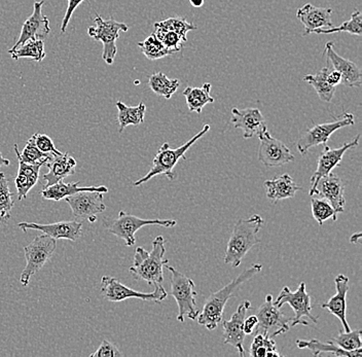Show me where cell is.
<instances>
[{
	"instance_id": "obj_1",
	"label": "cell",
	"mask_w": 362,
	"mask_h": 357,
	"mask_svg": "<svg viewBox=\"0 0 362 357\" xmlns=\"http://www.w3.org/2000/svg\"><path fill=\"white\" fill-rule=\"evenodd\" d=\"M262 266L255 264L242 272L237 278L230 282L225 288L219 289L216 293H211L204 303L203 310L199 314V324L205 327L208 331H214L223 322L225 307L228 299L234 295L242 284L247 282L251 278L262 272Z\"/></svg>"
},
{
	"instance_id": "obj_2",
	"label": "cell",
	"mask_w": 362,
	"mask_h": 357,
	"mask_svg": "<svg viewBox=\"0 0 362 357\" xmlns=\"http://www.w3.org/2000/svg\"><path fill=\"white\" fill-rule=\"evenodd\" d=\"M166 246L163 236L153 241V248L147 252L144 247L136 248L134 262L129 272L137 280H144L149 286H160L164 281V267L169 263L165 259Z\"/></svg>"
},
{
	"instance_id": "obj_3",
	"label": "cell",
	"mask_w": 362,
	"mask_h": 357,
	"mask_svg": "<svg viewBox=\"0 0 362 357\" xmlns=\"http://www.w3.org/2000/svg\"><path fill=\"white\" fill-rule=\"evenodd\" d=\"M262 226L264 219L259 214L249 218H240L237 221L223 257L226 265H230L233 268L241 265L249 250L260 242L259 233Z\"/></svg>"
},
{
	"instance_id": "obj_4",
	"label": "cell",
	"mask_w": 362,
	"mask_h": 357,
	"mask_svg": "<svg viewBox=\"0 0 362 357\" xmlns=\"http://www.w3.org/2000/svg\"><path fill=\"white\" fill-rule=\"evenodd\" d=\"M210 130L209 125L204 126L202 130L194 135L192 139L189 141L185 142L183 146L180 148H170L168 142H165L160 150H158L157 155L153 158V167L151 170L144 177L140 178L139 180L134 182V187H139V185L146 184V182L151 180V178L156 177V176L160 175V174H165L170 180H174L176 178V174L174 173V168H175L177 163L180 162V159L187 160L185 157V153L198 141L199 139H202L206 133Z\"/></svg>"
},
{
	"instance_id": "obj_5",
	"label": "cell",
	"mask_w": 362,
	"mask_h": 357,
	"mask_svg": "<svg viewBox=\"0 0 362 357\" xmlns=\"http://www.w3.org/2000/svg\"><path fill=\"white\" fill-rule=\"evenodd\" d=\"M167 269L171 273L170 283H171L172 297L176 300L178 305L177 320L185 322V318L196 320L200 311L197 308V293L194 281L185 274L176 270L173 267L167 264Z\"/></svg>"
},
{
	"instance_id": "obj_6",
	"label": "cell",
	"mask_w": 362,
	"mask_h": 357,
	"mask_svg": "<svg viewBox=\"0 0 362 357\" xmlns=\"http://www.w3.org/2000/svg\"><path fill=\"white\" fill-rule=\"evenodd\" d=\"M56 247L57 240L45 234L35 237L33 242L25 246L26 267L23 270L21 278H20L23 286H28L31 277L38 271L42 270V267L49 261L52 255L55 252Z\"/></svg>"
},
{
	"instance_id": "obj_7",
	"label": "cell",
	"mask_w": 362,
	"mask_h": 357,
	"mask_svg": "<svg viewBox=\"0 0 362 357\" xmlns=\"http://www.w3.org/2000/svg\"><path fill=\"white\" fill-rule=\"evenodd\" d=\"M95 26H90L88 33L90 37L103 44L102 59L108 65H112L117 53V40H119V33H127L129 26L122 22L115 21L113 18L104 20L100 15L95 17Z\"/></svg>"
},
{
	"instance_id": "obj_8",
	"label": "cell",
	"mask_w": 362,
	"mask_h": 357,
	"mask_svg": "<svg viewBox=\"0 0 362 357\" xmlns=\"http://www.w3.org/2000/svg\"><path fill=\"white\" fill-rule=\"evenodd\" d=\"M355 125L354 115L349 112H344L337 117L334 122L320 124L310 128L307 132L296 142V148L300 155H307L308 151L312 148L318 146H327L328 140L336 131L345 127Z\"/></svg>"
},
{
	"instance_id": "obj_9",
	"label": "cell",
	"mask_w": 362,
	"mask_h": 357,
	"mask_svg": "<svg viewBox=\"0 0 362 357\" xmlns=\"http://www.w3.org/2000/svg\"><path fill=\"white\" fill-rule=\"evenodd\" d=\"M284 304H288L294 312L291 327H296L298 324L309 327L310 323L305 322V318H309L314 324L318 322L315 316L312 315L311 297L305 291V282H300L296 291H291L288 286L282 288L277 299L274 300V305L280 309Z\"/></svg>"
},
{
	"instance_id": "obj_10",
	"label": "cell",
	"mask_w": 362,
	"mask_h": 357,
	"mask_svg": "<svg viewBox=\"0 0 362 357\" xmlns=\"http://www.w3.org/2000/svg\"><path fill=\"white\" fill-rule=\"evenodd\" d=\"M173 219H142L124 211H119L117 218L108 226V230L117 238L123 239L127 246H133L136 242L135 234L146 226H160L173 228L176 226Z\"/></svg>"
},
{
	"instance_id": "obj_11",
	"label": "cell",
	"mask_w": 362,
	"mask_h": 357,
	"mask_svg": "<svg viewBox=\"0 0 362 357\" xmlns=\"http://www.w3.org/2000/svg\"><path fill=\"white\" fill-rule=\"evenodd\" d=\"M257 325L253 334H262L274 338L279 334L288 333L291 318L285 316L279 308L274 305L273 295H267L266 300L257 309Z\"/></svg>"
},
{
	"instance_id": "obj_12",
	"label": "cell",
	"mask_w": 362,
	"mask_h": 357,
	"mask_svg": "<svg viewBox=\"0 0 362 357\" xmlns=\"http://www.w3.org/2000/svg\"><path fill=\"white\" fill-rule=\"evenodd\" d=\"M101 293L104 299L110 302H123L128 299H139L142 300H151L160 303L168 297L166 289L160 286H155V291L146 293L134 289L127 288L119 279L110 276L101 278Z\"/></svg>"
},
{
	"instance_id": "obj_13",
	"label": "cell",
	"mask_w": 362,
	"mask_h": 357,
	"mask_svg": "<svg viewBox=\"0 0 362 357\" xmlns=\"http://www.w3.org/2000/svg\"><path fill=\"white\" fill-rule=\"evenodd\" d=\"M74 218L81 221L95 223L97 216L105 211L106 205L103 202V193L96 191H83L64 199Z\"/></svg>"
},
{
	"instance_id": "obj_14",
	"label": "cell",
	"mask_w": 362,
	"mask_h": 357,
	"mask_svg": "<svg viewBox=\"0 0 362 357\" xmlns=\"http://www.w3.org/2000/svg\"><path fill=\"white\" fill-rule=\"evenodd\" d=\"M259 139L260 144L257 157L264 166L280 167L296 160L291 150L279 139L272 136L268 129L260 133Z\"/></svg>"
},
{
	"instance_id": "obj_15",
	"label": "cell",
	"mask_w": 362,
	"mask_h": 357,
	"mask_svg": "<svg viewBox=\"0 0 362 357\" xmlns=\"http://www.w3.org/2000/svg\"><path fill=\"white\" fill-rule=\"evenodd\" d=\"M359 140H361V135H357L352 141L343 144L341 148H330L328 146H325V150H323L322 153L319 156L316 171L313 173V175L311 176V187H310L309 191L310 196H314V194H315L317 184H318L319 180L327 176L328 174L332 173V171L334 170L336 167L341 165L344 155H345L348 151L358 146Z\"/></svg>"
},
{
	"instance_id": "obj_16",
	"label": "cell",
	"mask_w": 362,
	"mask_h": 357,
	"mask_svg": "<svg viewBox=\"0 0 362 357\" xmlns=\"http://www.w3.org/2000/svg\"><path fill=\"white\" fill-rule=\"evenodd\" d=\"M44 4V0L34 2L33 15L23 24L19 40L8 52L15 51L28 40H44L51 33L49 19L42 13Z\"/></svg>"
},
{
	"instance_id": "obj_17",
	"label": "cell",
	"mask_w": 362,
	"mask_h": 357,
	"mask_svg": "<svg viewBox=\"0 0 362 357\" xmlns=\"http://www.w3.org/2000/svg\"><path fill=\"white\" fill-rule=\"evenodd\" d=\"M18 227L24 230H36L42 232V234L52 237L55 240L65 239V240L78 241L79 237L83 234V223L81 221H58V223H47L40 225L35 223H20Z\"/></svg>"
},
{
	"instance_id": "obj_18",
	"label": "cell",
	"mask_w": 362,
	"mask_h": 357,
	"mask_svg": "<svg viewBox=\"0 0 362 357\" xmlns=\"http://www.w3.org/2000/svg\"><path fill=\"white\" fill-rule=\"evenodd\" d=\"M250 307L251 303L245 300L238 307L237 311L233 314L230 320L223 322V343L236 348L237 351L242 357L245 356L244 340H245L246 334L243 331V322Z\"/></svg>"
},
{
	"instance_id": "obj_19",
	"label": "cell",
	"mask_w": 362,
	"mask_h": 357,
	"mask_svg": "<svg viewBox=\"0 0 362 357\" xmlns=\"http://www.w3.org/2000/svg\"><path fill=\"white\" fill-rule=\"evenodd\" d=\"M325 56L327 57L328 64L341 76V85L347 87L359 88L361 86V69L356 63L341 57L334 49V42H328L325 45Z\"/></svg>"
},
{
	"instance_id": "obj_20",
	"label": "cell",
	"mask_w": 362,
	"mask_h": 357,
	"mask_svg": "<svg viewBox=\"0 0 362 357\" xmlns=\"http://www.w3.org/2000/svg\"><path fill=\"white\" fill-rule=\"evenodd\" d=\"M233 125L236 129L243 131V137L245 139L259 136L260 133L267 130L266 121L259 108H245L239 110L234 107L232 110Z\"/></svg>"
},
{
	"instance_id": "obj_21",
	"label": "cell",
	"mask_w": 362,
	"mask_h": 357,
	"mask_svg": "<svg viewBox=\"0 0 362 357\" xmlns=\"http://www.w3.org/2000/svg\"><path fill=\"white\" fill-rule=\"evenodd\" d=\"M314 196L325 199L337 214L345 210V185L336 174L330 173L321 178L317 184Z\"/></svg>"
},
{
	"instance_id": "obj_22",
	"label": "cell",
	"mask_w": 362,
	"mask_h": 357,
	"mask_svg": "<svg viewBox=\"0 0 362 357\" xmlns=\"http://www.w3.org/2000/svg\"><path fill=\"white\" fill-rule=\"evenodd\" d=\"M332 8H317L312 4H305L296 11V17L304 25V36L314 33L316 29L332 28Z\"/></svg>"
},
{
	"instance_id": "obj_23",
	"label": "cell",
	"mask_w": 362,
	"mask_h": 357,
	"mask_svg": "<svg viewBox=\"0 0 362 357\" xmlns=\"http://www.w3.org/2000/svg\"><path fill=\"white\" fill-rule=\"evenodd\" d=\"M337 293L327 303L322 305L329 313L334 314L343 324L344 331L350 332L351 327L347 322V293L349 291V278L339 274L334 279Z\"/></svg>"
},
{
	"instance_id": "obj_24",
	"label": "cell",
	"mask_w": 362,
	"mask_h": 357,
	"mask_svg": "<svg viewBox=\"0 0 362 357\" xmlns=\"http://www.w3.org/2000/svg\"><path fill=\"white\" fill-rule=\"evenodd\" d=\"M47 165L49 170L44 175L45 187L62 182L64 178L76 173V159L68 153H62V155H54Z\"/></svg>"
},
{
	"instance_id": "obj_25",
	"label": "cell",
	"mask_w": 362,
	"mask_h": 357,
	"mask_svg": "<svg viewBox=\"0 0 362 357\" xmlns=\"http://www.w3.org/2000/svg\"><path fill=\"white\" fill-rule=\"evenodd\" d=\"M264 185L266 187L267 197L274 203L293 198L296 193L302 189L288 174H283L275 180H266Z\"/></svg>"
},
{
	"instance_id": "obj_26",
	"label": "cell",
	"mask_w": 362,
	"mask_h": 357,
	"mask_svg": "<svg viewBox=\"0 0 362 357\" xmlns=\"http://www.w3.org/2000/svg\"><path fill=\"white\" fill-rule=\"evenodd\" d=\"M81 182H71V184H66V182H59L49 187H45V189L42 191V196L45 200L49 201H59L63 200L68 196L74 195V194L78 193V192L83 191H96L100 192V193L106 194L108 193V189L104 185L100 187H79Z\"/></svg>"
},
{
	"instance_id": "obj_27",
	"label": "cell",
	"mask_w": 362,
	"mask_h": 357,
	"mask_svg": "<svg viewBox=\"0 0 362 357\" xmlns=\"http://www.w3.org/2000/svg\"><path fill=\"white\" fill-rule=\"evenodd\" d=\"M42 167V165L40 164H27L19 160V170L15 180V185L20 201L27 198L29 192L37 182Z\"/></svg>"
},
{
	"instance_id": "obj_28",
	"label": "cell",
	"mask_w": 362,
	"mask_h": 357,
	"mask_svg": "<svg viewBox=\"0 0 362 357\" xmlns=\"http://www.w3.org/2000/svg\"><path fill=\"white\" fill-rule=\"evenodd\" d=\"M296 346L300 349H309L315 356H320L323 353L334 354L336 356H347V357H361L362 349L355 350V351H346L341 349L339 346L332 343V341L328 342H321L317 339L312 340H296Z\"/></svg>"
},
{
	"instance_id": "obj_29",
	"label": "cell",
	"mask_w": 362,
	"mask_h": 357,
	"mask_svg": "<svg viewBox=\"0 0 362 357\" xmlns=\"http://www.w3.org/2000/svg\"><path fill=\"white\" fill-rule=\"evenodd\" d=\"M115 105L119 110L117 121H119V133H123L128 126H139L144 123L146 105L144 103H140L137 106H128L122 101H117Z\"/></svg>"
},
{
	"instance_id": "obj_30",
	"label": "cell",
	"mask_w": 362,
	"mask_h": 357,
	"mask_svg": "<svg viewBox=\"0 0 362 357\" xmlns=\"http://www.w3.org/2000/svg\"><path fill=\"white\" fill-rule=\"evenodd\" d=\"M211 88V83H205L202 87H187L183 91L189 112L201 114L207 104L214 103V98L210 95Z\"/></svg>"
},
{
	"instance_id": "obj_31",
	"label": "cell",
	"mask_w": 362,
	"mask_h": 357,
	"mask_svg": "<svg viewBox=\"0 0 362 357\" xmlns=\"http://www.w3.org/2000/svg\"><path fill=\"white\" fill-rule=\"evenodd\" d=\"M329 64L319 70L316 74H308L303 78V81L311 85L315 89L319 99L323 103H332L336 93V87L328 83L327 76L329 74Z\"/></svg>"
},
{
	"instance_id": "obj_32",
	"label": "cell",
	"mask_w": 362,
	"mask_h": 357,
	"mask_svg": "<svg viewBox=\"0 0 362 357\" xmlns=\"http://www.w3.org/2000/svg\"><path fill=\"white\" fill-rule=\"evenodd\" d=\"M148 86L151 91L158 96L164 97L166 99H171V97L177 92L180 83L177 78L170 80L166 74L163 72L151 74L148 78Z\"/></svg>"
},
{
	"instance_id": "obj_33",
	"label": "cell",
	"mask_w": 362,
	"mask_h": 357,
	"mask_svg": "<svg viewBox=\"0 0 362 357\" xmlns=\"http://www.w3.org/2000/svg\"><path fill=\"white\" fill-rule=\"evenodd\" d=\"M13 60L21 58H30L36 62H42L45 58L44 40H33L23 44L15 51L8 52Z\"/></svg>"
},
{
	"instance_id": "obj_34",
	"label": "cell",
	"mask_w": 362,
	"mask_h": 357,
	"mask_svg": "<svg viewBox=\"0 0 362 357\" xmlns=\"http://www.w3.org/2000/svg\"><path fill=\"white\" fill-rule=\"evenodd\" d=\"M13 150L16 151L18 160L20 161L27 163V164H40L44 166L49 162L54 155L52 153H45L42 151L38 150L34 144L33 140L29 139L27 140L26 146H25L24 150L22 153H20L19 148H18L17 144L13 146Z\"/></svg>"
},
{
	"instance_id": "obj_35",
	"label": "cell",
	"mask_w": 362,
	"mask_h": 357,
	"mask_svg": "<svg viewBox=\"0 0 362 357\" xmlns=\"http://www.w3.org/2000/svg\"><path fill=\"white\" fill-rule=\"evenodd\" d=\"M250 356L252 357H279L281 353L277 351L275 341L267 334H255L250 346Z\"/></svg>"
},
{
	"instance_id": "obj_36",
	"label": "cell",
	"mask_w": 362,
	"mask_h": 357,
	"mask_svg": "<svg viewBox=\"0 0 362 357\" xmlns=\"http://www.w3.org/2000/svg\"><path fill=\"white\" fill-rule=\"evenodd\" d=\"M336 33H348L352 35L361 36L362 35V16L358 10L353 12L350 20L344 22L341 26L332 27V28L316 29V35H332Z\"/></svg>"
},
{
	"instance_id": "obj_37",
	"label": "cell",
	"mask_w": 362,
	"mask_h": 357,
	"mask_svg": "<svg viewBox=\"0 0 362 357\" xmlns=\"http://www.w3.org/2000/svg\"><path fill=\"white\" fill-rule=\"evenodd\" d=\"M13 206V195L6 174L0 172V223L10 221Z\"/></svg>"
},
{
	"instance_id": "obj_38",
	"label": "cell",
	"mask_w": 362,
	"mask_h": 357,
	"mask_svg": "<svg viewBox=\"0 0 362 357\" xmlns=\"http://www.w3.org/2000/svg\"><path fill=\"white\" fill-rule=\"evenodd\" d=\"M138 47L148 60L156 61L171 55L168 49L160 42V40L153 33L144 42H138Z\"/></svg>"
},
{
	"instance_id": "obj_39",
	"label": "cell",
	"mask_w": 362,
	"mask_h": 357,
	"mask_svg": "<svg viewBox=\"0 0 362 357\" xmlns=\"http://www.w3.org/2000/svg\"><path fill=\"white\" fill-rule=\"evenodd\" d=\"M311 208L312 214L319 226H322L325 221L327 219L332 218L337 221L338 214L334 212V208L327 202L325 199L320 198V197L312 196Z\"/></svg>"
},
{
	"instance_id": "obj_40",
	"label": "cell",
	"mask_w": 362,
	"mask_h": 357,
	"mask_svg": "<svg viewBox=\"0 0 362 357\" xmlns=\"http://www.w3.org/2000/svg\"><path fill=\"white\" fill-rule=\"evenodd\" d=\"M155 27H160V28L173 31L180 35L185 42H187V33L197 29L196 25L189 23L185 18L180 17L169 18L164 21L157 22L155 23Z\"/></svg>"
},
{
	"instance_id": "obj_41",
	"label": "cell",
	"mask_w": 362,
	"mask_h": 357,
	"mask_svg": "<svg viewBox=\"0 0 362 357\" xmlns=\"http://www.w3.org/2000/svg\"><path fill=\"white\" fill-rule=\"evenodd\" d=\"M361 329L350 332L341 331L336 338H332L330 341L346 351H355V350L361 349Z\"/></svg>"
},
{
	"instance_id": "obj_42",
	"label": "cell",
	"mask_w": 362,
	"mask_h": 357,
	"mask_svg": "<svg viewBox=\"0 0 362 357\" xmlns=\"http://www.w3.org/2000/svg\"><path fill=\"white\" fill-rule=\"evenodd\" d=\"M153 35L157 36L160 42L168 49L171 55L180 52L183 46H185L183 44L187 42L177 33H173L171 30H167V29L160 28V27H155Z\"/></svg>"
},
{
	"instance_id": "obj_43",
	"label": "cell",
	"mask_w": 362,
	"mask_h": 357,
	"mask_svg": "<svg viewBox=\"0 0 362 357\" xmlns=\"http://www.w3.org/2000/svg\"><path fill=\"white\" fill-rule=\"evenodd\" d=\"M30 139L33 140L36 148L42 151V153H52V155H62V153L56 148L51 137L47 136V134L35 133Z\"/></svg>"
},
{
	"instance_id": "obj_44",
	"label": "cell",
	"mask_w": 362,
	"mask_h": 357,
	"mask_svg": "<svg viewBox=\"0 0 362 357\" xmlns=\"http://www.w3.org/2000/svg\"><path fill=\"white\" fill-rule=\"evenodd\" d=\"M90 357H115V356H123V353L119 351V348L117 347L113 343L110 341L104 340L99 346L98 349L90 354Z\"/></svg>"
},
{
	"instance_id": "obj_45",
	"label": "cell",
	"mask_w": 362,
	"mask_h": 357,
	"mask_svg": "<svg viewBox=\"0 0 362 357\" xmlns=\"http://www.w3.org/2000/svg\"><path fill=\"white\" fill-rule=\"evenodd\" d=\"M83 0H68V6L66 13H65L64 18H63L62 25H61V33H64L66 31L68 24H69L70 20H71L72 15H74V11L79 4H83Z\"/></svg>"
},
{
	"instance_id": "obj_46",
	"label": "cell",
	"mask_w": 362,
	"mask_h": 357,
	"mask_svg": "<svg viewBox=\"0 0 362 357\" xmlns=\"http://www.w3.org/2000/svg\"><path fill=\"white\" fill-rule=\"evenodd\" d=\"M257 325V315H250L249 317L244 320L243 331L245 334H253L255 327Z\"/></svg>"
},
{
	"instance_id": "obj_47",
	"label": "cell",
	"mask_w": 362,
	"mask_h": 357,
	"mask_svg": "<svg viewBox=\"0 0 362 357\" xmlns=\"http://www.w3.org/2000/svg\"><path fill=\"white\" fill-rule=\"evenodd\" d=\"M327 81L330 86L332 87H337V86L341 85V76L339 72L337 71V70H332V71H329L327 76Z\"/></svg>"
},
{
	"instance_id": "obj_48",
	"label": "cell",
	"mask_w": 362,
	"mask_h": 357,
	"mask_svg": "<svg viewBox=\"0 0 362 357\" xmlns=\"http://www.w3.org/2000/svg\"><path fill=\"white\" fill-rule=\"evenodd\" d=\"M0 146H1V144H0ZM11 162L10 160L6 159L2 156L1 151H0V168L4 166H10Z\"/></svg>"
},
{
	"instance_id": "obj_49",
	"label": "cell",
	"mask_w": 362,
	"mask_h": 357,
	"mask_svg": "<svg viewBox=\"0 0 362 357\" xmlns=\"http://www.w3.org/2000/svg\"><path fill=\"white\" fill-rule=\"evenodd\" d=\"M361 233H356V234H353L352 236H351L350 238V242L351 243H358L359 241H361Z\"/></svg>"
},
{
	"instance_id": "obj_50",
	"label": "cell",
	"mask_w": 362,
	"mask_h": 357,
	"mask_svg": "<svg viewBox=\"0 0 362 357\" xmlns=\"http://www.w3.org/2000/svg\"><path fill=\"white\" fill-rule=\"evenodd\" d=\"M189 4H191L194 8H201L204 4V0H189Z\"/></svg>"
}]
</instances>
